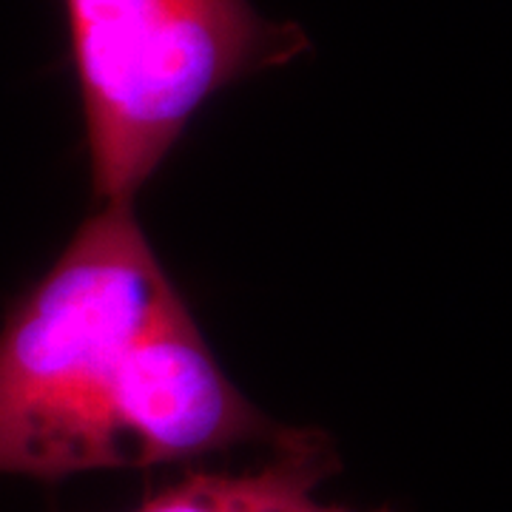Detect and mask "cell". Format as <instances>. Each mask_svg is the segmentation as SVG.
Listing matches in <instances>:
<instances>
[{"instance_id":"3957f363","label":"cell","mask_w":512,"mask_h":512,"mask_svg":"<svg viewBox=\"0 0 512 512\" xmlns=\"http://www.w3.org/2000/svg\"><path fill=\"white\" fill-rule=\"evenodd\" d=\"M274 453L242 473H191L143 498L131 512H396L325 504L319 487L342 470L336 444L319 427H285Z\"/></svg>"},{"instance_id":"6da1fadb","label":"cell","mask_w":512,"mask_h":512,"mask_svg":"<svg viewBox=\"0 0 512 512\" xmlns=\"http://www.w3.org/2000/svg\"><path fill=\"white\" fill-rule=\"evenodd\" d=\"M220 367L134 205H100L0 328V476L194 464L282 436Z\"/></svg>"},{"instance_id":"7a4b0ae2","label":"cell","mask_w":512,"mask_h":512,"mask_svg":"<svg viewBox=\"0 0 512 512\" xmlns=\"http://www.w3.org/2000/svg\"><path fill=\"white\" fill-rule=\"evenodd\" d=\"M63 3L97 208L134 205L211 97L311 49L251 0Z\"/></svg>"}]
</instances>
